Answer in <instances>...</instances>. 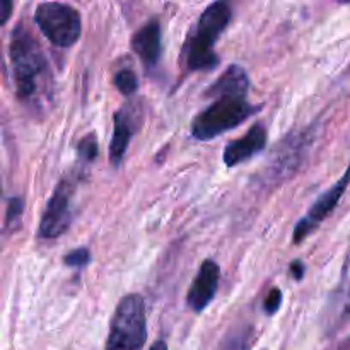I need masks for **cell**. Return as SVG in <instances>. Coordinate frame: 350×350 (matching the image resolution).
Returning a JSON list of instances; mask_svg holds the SVG:
<instances>
[{"instance_id":"14","label":"cell","mask_w":350,"mask_h":350,"mask_svg":"<svg viewBox=\"0 0 350 350\" xmlns=\"http://www.w3.org/2000/svg\"><path fill=\"white\" fill-rule=\"evenodd\" d=\"M24 212V200L19 197H12L7 205V214H5V226L10 231H16L21 224V217Z\"/></svg>"},{"instance_id":"19","label":"cell","mask_w":350,"mask_h":350,"mask_svg":"<svg viewBox=\"0 0 350 350\" xmlns=\"http://www.w3.org/2000/svg\"><path fill=\"white\" fill-rule=\"evenodd\" d=\"M149 350H167V344L164 340H157Z\"/></svg>"},{"instance_id":"17","label":"cell","mask_w":350,"mask_h":350,"mask_svg":"<svg viewBox=\"0 0 350 350\" xmlns=\"http://www.w3.org/2000/svg\"><path fill=\"white\" fill-rule=\"evenodd\" d=\"M291 273H293V277L296 280H301L304 277V263L301 262V260H294L293 263H291Z\"/></svg>"},{"instance_id":"13","label":"cell","mask_w":350,"mask_h":350,"mask_svg":"<svg viewBox=\"0 0 350 350\" xmlns=\"http://www.w3.org/2000/svg\"><path fill=\"white\" fill-rule=\"evenodd\" d=\"M98 154H99L98 137H96L94 133H89V135H85L84 139L79 142L77 156H79V159H81L84 164L92 163V161L98 157Z\"/></svg>"},{"instance_id":"6","label":"cell","mask_w":350,"mask_h":350,"mask_svg":"<svg viewBox=\"0 0 350 350\" xmlns=\"http://www.w3.org/2000/svg\"><path fill=\"white\" fill-rule=\"evenodd\" d=\"M72 198H74V185L70 180H62L51 193L41 215L40 228H38V236L41 239H55L70 228Z\"/></svg>"},{"instance_id":"18","label":"cell","mask_w":350,"mask_h":350,"mask_svg":"<svg viewBox=\"0 0 350 350\" xmlns=\"http://www.w3.org/2000/svg\"><path fill=\"white\" fill-rule=\"evenodd\" d=\"M10 12H12V2L9 0H3L2 2V24H5L9 21Z\"/></svg>"},{"instance_id":"4","label":"cell","mask_w":350,"mask_h":350,"mask_svg":"<svg viewBox=\"0 0 350 350\" xmlns=\"http://www.w3.org/2000/svg\"><path fill=\"white\" fill-rule=\"evenodd\" d=\"M146 342V303L140 294H129L122 297L113 314L106 350H142Z\"/></svg>"},{"instance_id":"9","label":"cell","mask_w":350,"mask_h":350,"mask_svg":"<svg viewBox=\"0 0 350 350\" xmlns=\"http://www.w3.org/2000/svg\"><path fill=\"white\" fill-rule=\"evenodd\" d=\"M267 129L262 123H255L241 139L232 140L226 146L224 149V159L226 166L234 167L239 166L245 161H250L252 157H255L256 154L262 152L267 147Z\"/></svg>"},{"instance_id":"12","label":"cell","mask_w":350,"mask_h":350,"mask_svg":"<svg viewBox=\"0 0 350 350\" xmlns=\"http://www.w3.org/2000/svg\"><path fill=\"white\" fill-rule=\"evenodd\" d=\"M113 84L123 96H132L139 89V79L132 68H122L113 77Z\"/></svg>"},{"instance_id":"10","label":"cell","mask_w":350,"mask_h":350,"mask_svg":"<svg viewBox=\"0 0 350 350\" xmlns=\"http://www.w3.org/2000/svg\"><path fill=\"white\" fill-rule=\"evenodd\" d=\"M132 50L139 55L140 62L147 68L156 67L161 58V24L157 19H150L144 24L132 38Z\"/></svg>"},{"instance_id":"8","label":"cell","mask_w":350,"mask_h":350,"mask_svg":"<svg viewBox=\"0 0 350 350\" xmlns=\"http://www.w3.org/2000/svg\"><path fill=\"white\" fill-rule=\"evenodd\" d=\"M221 280V269L214 260H205L200 265L197 277L188 291L187 303L195 313H202L214 301Z\"/></svg>"},{"instance_id":"7","label":"cell","mask_w":350,"mask_h":350,"mask_svg":"<svg viewBox=\"0 0 350 350\" xmlns=\"http://www.w3.org/2000/svg\"><path fill=\"white\" fill-rule=\"evenodd\" d=\"M350 185V164L349 167L345 170L344 176L334 185V187L328 188L320 198L313 204V207L310 208L306 215L297 222V226L294 228V243H301L328 217V214L334 212V208L337 207L340 198L344 197L345 190Z\"/></svg>"},{"instance_id":"5","label":"cell","mask_w":350,"mask_h":350,"mask_svg":"<svg viewBox=\"0 0 350 350\" xmlns=\"http://www.w3.org/2000/svg\"><path fill=\"white\" fill-rule=\"evenodd\" d=\"M34 23L44 38L58 48H68L75 44L82 33L81 16L74 7L67 3H40L34 10Z\"/></svg>"},{"instance_id":"16","label":"cell","mask_w":350,"mask_h":350,"mask_svg":"<svg viewBox=\"0 0 350 350\" xmlns=\"http://www.w3.org/2000/svg\"><path fill=\"white\" fill-rule=\"evenodd\" d=\"M280 304H282V291L273 287L270 289V293L267 294L265 301H263V310L267 314H275L279 311Z\"/></svg>"},{"instance_id":"1","label":"cell","mask_w":350,"mask_h":350,"mask_svg":"<svg viewBox=\"0 0 350 350\" xmlns=\"http://www.w3.org/2000/svg\"><path fill=\"white\" fill-rule=\"evenodd\" d=\"M250 77L239 65H229L204 96H214V103L195 116L191 135L197 140H212L236 129L258 113L260 106L248 101Z\"/></svg>"},{"instance_id":"2","label":"cell","mask_w":350,"mask_h":350,"mask_svg":"<svg viewBox=\"0 0 350 350\" xmlns=\"http://www.w3.org/2000/svg\"><path fill=\"white\" fill-rule=\"evenodd\" d=\"M16 94L26 105H40L51 85L50 65L34 34L24 24H17L10 40Z\"/></svg>"},{"instance_id":"11","label":"cell","mask_w":350,"mask_h":350,"mask_svg":"<svg viewBox=\"0 0 350 350\" xmlns=\"http://www.w3.org/2000/svg\"><path fill=\"white\" fill-rule=\"evenodd\" d=\"M113 120H115V123H113V137L111 144H109V161H111L113 166L118 167L122 161L125 159L130 140L135 132V126H133L135 120L129 113V108H122L120 111H116Z\"/></svg>"},{"instance_id":"3","label":"cell","mask_w":350,"mask_h":350,"mask_svg":"<svg viewBox=\"0 0 350 350\" xmlns=\"http://www.w3.org/2000/svg\"><path fill=\"white\" fill-rule=\"evenodd\" d=\"M232 12L229 3L214 2L202 12L185 50L187 68L191 72L212 70L219 64L215 43L228 27Z\"/></svg>"},{"instance_id":"15","label":"cell","mask_w":350,"mask_h":350,"mask_svg":"<svg viewBox=\"0 0 350 350\" xmlns=\"http://www.w3.org/2000/svg\"><path fill=\"white\" fill-rule=\"evenodd\" d=\"M89 260H91V253H89L88 248H75L72 250V252H68L67 255H65L64 262L67 267H72V269H82V267H85L89 263Z\"/></svg>"}]
</instances>
